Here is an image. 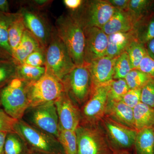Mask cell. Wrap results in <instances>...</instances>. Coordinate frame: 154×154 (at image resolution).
Here are the masks:
<instances>
[{"label":"cell","instance_id":"7c38bea8","mask_svg":"<svg viewBox=\"0 0 154 154\" xmlns=\"http://www.w3.org/2000/svg\"><path fill=\"white\" fill-rule=\"evenodd\" d=\"M102 121L113 149L118 152L128 153L127 150L134 146L137 131L106 117Z\"/></svg>","mask_w":154,"mask_h":154},{"label":"cell","instance_id":"ffe728a7","mask_svg":"<svg viewBox=\"0 0 154 154\" xmlns=\"http://www.w3.org/2000/svg\"><path fill=\"white\" fill-rule=\"evenodd\" d=\"M135 129L137 131L154 128V108L140 102L133 109Z\"/></svg>","mask_w":154,"mask_h":154},{"label":"cell","instance_id":"30bf717a","mask_svg":"<svg viewBox=\"0 0 154 154\" xmlns=\"http://www.w3.org/2000/svg\"><path fill=\"white\" fill-rule=\"evenodd\" d=\"M110 83L94 87L90 98L80 109V124H95L105 116Z\"/></svg>","mask_w":154,"mask_h":154},{"label":"cell","instance_id":"836d02e7","mask_svg":"<svg viewBox=\"0 0 154 154\" xmlns=\"http://www.w3.org/2000/svg\"><path fill=\"white\" fill-rule=\"evenodd\" d=\"M140 101L154 108V79H151L142 88Z\"/></svg>","mask_w":154,"mask_h":154},{"label":"cell","instance_id":"f6af8a7d","mask_svg":"<svg viewBox=\"0 0 154 154\" xmlns=\"http://www.w3.org/2000/svg\"><path fill=\"white\" fill-rule=\"evenodd\" d=\"M30 154H41L38 153L34 152H31Z\"/></svg>","mask_w":154,"mask_h":154},{"label":"cell","instance_id":"f1b7e54d","mask_svg":"<svg viewBox=\"0 0 154 154\" xmlns=\"http://www.w3.org/2000/svg\"><path fill=\"white\" fill-rule=\"evenodd\" d=\"M132 69H137L144 57L147 54L144 45L137 38L134 39L127 48Z\"/></svg>","mask_w":154,"mask_h":154},{"label":"cell","instance_id":"f35d334b","mask_svg":"<svg viewBox=\"0 0 154 154\" xmlns=\"http://www.w3.org/2000/svg\"><path fill=\"white\" fill-rule=\"evenodd\" d=\"M85 1L82 0H64L63 3L71 13L76 12L82 6Z\"/></svg>","mask_w":154,"mask_h":154},{"label":"cell","instance_id":"8fae6325","mask_svg":"<svg viewBox=\"0 0 154 154\" xmlns=\"http://www.w3.org/2000/svg\"><path fill=\"white\" fill-rule=\"evenodd\" d=\"M26 29L37 39L42 47L45 49L49 43L53 28L41 11L23 5L19 9Z\"/></svg>","mask_w":154,"mask_h":154},{"label":"cell","instance_id":"2e32d148","mask_svg":"<svg viewBox=\"0 0 154 154\" xmlns=\"http://www.w3.org/2000/svg\"><path fill=\"white\" fill-rule=\"evenodd\" d=\"M137 21L129 11L116 9L110 20L101 29L107 35L119 32L134 30Z\"/></svg>","mask_w":154,"mask_h":154},{"label":"cell","instance_id":"ee69618b","mask_svg":"<svg viewBox=\"0 0 154 154\" xmlns=\"http://www.w3.org/2000/svg\"><path fill=\"white\" fill-rule=\"evenodd\" d=\"M8 133L5 131L0 132V154H4V146Z\"/></svg>","mask_w":154,"mask_h":154},{"label":"cell","instance_id":"e575fe53","mask_svg":"<svg viewBox=\"0 0 154 154\" xmlns=\"http://www.w3.org/2000/svg\"><path fill=\"white\" fill-rule=\"evenodd\" d=\"M23 63L33 66H45V49L39 48L28 56Z\"/></svg>","mask_w":154,"mask_h":154},{"label":"cell","instance_id":"60d3db41","mask_svg":"<svg viewBox=\"0 0 154 154\" xmlns=\"http://www.w3.org/2000/svg\"><path fill=\"white\" fill-rule=\"evenodd\" d=\"M52 1H48V0H35V1H31L30 2H28V5L41 11L47 8L48 6L49 5Z\"/></svg>","mask_w":154,"mask_h":154},{"label":"cell","instance_id":"7dc6e473","mask_svg":"<svg viewBox=\"0 0 154 154\" xmlns=\"http://www.w3.org/2000/svg\"><path fill=\"white\" fill-rule=\"evenodd\" d=\"M1 107V102H0V107Z\"/></svg>","mask_w":154,"mask_h":154},{"label":"cell","instance_id":"603a6c76","mask_svg":"<svg viewBox=\"0 0 154 154\" xmlns=\"http://www.w3.org/2000/svg\"><path fill=\"white\" fill-rule=\"evenodd\" d=\"M26 29L22 14L18 11L15 13L8 29L9 43L12 52L18 47Z\"/></svg>","mask_w":154,"mask_h":154},{"label":"cell","instance_id":"d590c367","mask_svg":"<svg viewBox=\"0 0 154 154\" xmlns=\"http://www.w3.org/2000/svg\"><path fill=\"white\" fill-rule=\"evenodd\" d=\"M141 89H130L123 96L121 101L133 109L141 102Z\"/></svg>","mask_w":154,"mask_h":154},{"label":"cell","instance_id":"ac0fdd59","mask_svg":"<svg viewBox=\"0 0 154 154\" xmlns=\"http://www.w3.org/2000/svg\"><path fill=\"white\" fill-rule=\"evenodd\" d=\"M135 38H137L134 30L108 35L106 56L112 58L117 57L126 51L130 44Z\"/></svg>","mask_w":154,"mask_h":154},{"label":"cell","instance_id":"d6a6232c","mask_svg":"<svg viewBox=\"0 0 154 154\" xmlns=\"http://www.w3.org/2000/svg\"><path fill=\"white\" fill-rule=\"evenodd\" d=\"M147 75L137 69L131 71L125 79L130 89H142L150 80Z\"/></svg>","mask_w":154,"mask_h":154},{"label":"cell","instance_id":"ab89813d","mask_svg":"<svg viewBox=\"0 0 154 154\" xmlns=\"http://www.w3.org/2000/svg\"><path fill=\"white\" fill-rule=\"evenodd\" d=\"M108 2L116 9L123 11L128 10L130 0H108Z\"/></svg>","mask_w":154,"mask_h":154},{"label":"cell","instance_id":"4fadbf2b","mask_svg":"<svg viewBox=\"0 0 154 154\" xmlns=\"http://www.w3.org/2000/svg\"><path fill=\"white\" fill-rule=\"evenodd\" d=\"M59 128L75 131L81 121V110L65 92L54 102Z\"/></svg>","mask_w":154,"mask_h":154},{"label":"cell","instance_id":"1f68e13d","mask_svg":"<svg viewBox=\"0 0 154 154\" xmlns=\"http://www.w3.org/2000/svg\"><path fill=\"white\" fill-rule=\"evenodd\" d=\"M153 2L148 0H130L128 11L136 19L137 23L146 17Z\"/></svg>","mask_w":154,"mask_h":154},{"label":"cell","instance_id":"4dcf8cb0","mask_svg":"<svg viewBox=\"0 0 154 154\" xmlns=\"http://www.w3.org/2000/svg\"><path fill=\"white\" fill-rule=\"evenodd\" d=\"M129 90L125 79L113 80L110 83L108 99L115 102L121 101Z\"/></svg>","mask_w":154,"mask_h":154},{"label":"cell","instance_id":"c3c4849f","mask_svg":"<svg viewBox=\"0 0 154 154\" xmlns=\"http://www.w3.org/2000/svg\"></svg>","mask_w":154,"mask_h":154},{"label":"cell","instance_id":"52a82bcc","mask_svg":"<svg viewBox=\"0 0 154 154\" xmlns=\"http://www.w3.org/2000/svg\"><path fill=\"white\" fill-rule=\"evenodd\" d=\"M22 119L31 126L52 135L57 139L59 126L54 102L28 107Z\"/></svg>","mask_w":154,"mask_h":154},{"label":"cell","instance_id":"277c9868","mask_svg":"<svg viewBox=\"0 0 154 154\" xmlns=\"http://www.w3.org/2000/svg\"><path fill=\"white\" fill-rule=\"evenodd\" d=\"M28 84L15 78L0 91L2 108L14 119H22L30 106L28 96Z\"/></svg>","mask_w":154,"mask_h":154},{"label":"cell","instance_id":"bcb514c9","mask_svg":"<svg viewBox=\"0 0 154 154\" xmlns=\"http://www.w3.org/2000/svg\"><path fill=\"white\" fill-rule=\"evenodd\" d=\"M117 154H129L128 153H118Z\"/></svg>","mask_w":154,"mask_h":154},{"label":"cell","instance_id":"e0dca14e","mask_svg":"<svg viewBox=\"0 0 154 154\" xmlns=\"http://www.w3.org/2000/svg\"><path fill=\"white\" fill-rule=\"evenodd\" d=\"M105 116L119 124L135 130L133 110L122 101L115 102L108 99Z\"/></svg>","mask_w":154,"mask_h":154},{"label":"cell","instance_id":"4316f807","mask_svg":"<svg viewBox=\"0 0 154 154\" xmlns=\"http://www.w3.org/2000/svg\"><path fill=\"white\" fill-rule=\"evenodd\" d=\"M137 39L145 45L154 38V17H145L138 22L134 29Z\"/></svg>","mask_w":154,"mask_h":154},{"label":"cell","instance_id":"9c48e42d","mask_svg":"<svg viewBox=\"0 0 154 154\" xmlns=\"http://www.w3.org/2000/svg\"><path fill=\"white\" fill-rule=\"evenodd\" d=\"M64 92L65 89L63 82L46 72L40 79L28 85L29 107L55 102Z\"/></svg>","mask_w":154,"mask_h":154},{"label":"cell","instance_id":"d4e9b609","mask_svg":"<svg viewBox=\"0 0 154 154\" xmlns=\"http://www.w3.org/2000/svg\"><path fill=\"white\" fill-rule=\"evenodd\" d=\"M45 73V66H33L23 63L17 66V78L29 85L40 79Z\"/></svg>","mask_w":154,"mask_h":154},{"label":"cell","instance_id":"cb8c5ba5","mask_svg":"<svg viewBox=\"0 0 154 154\" xmlns=\"http://www.w3.org/2000/svg\"><path fill=\"white\" fill-rule=\"evenodd\" d=\"M31 152L25 140L17 132L8 133L4 146V154H30Z\"/></svg>","mask_w":154,"mask_h":154},{"label":"cell","instance_id":"5b68a950","mask_svg":"<svg viewBox=\"0 0 154 154\" xmlns=\"http://www.w3.org/2000/svg\"><path fill=\"white\" fill-rule=\"evenodd\" d=\"M65 92L79 107L90 98L94 88L89 64L75 67L62 80Z\"/></svg>","mask_w":154,"mask_h":154},{"label":"cell","instance_id":"8992f818","mask_svg":"<svg viewBox=\"0 0 154 154\" xmlns=\"http://www.w3.org/2000/svg\"><path fill=\"white\" fill-rule=\"evenodd\" d=\"M78 154H117L95 124H80L75 131Z\"/></svg>","mask_w":154,"mask_h":154},{"label":"cell","instance_id":"d6986e66","mask_svg":"<svg viewBox=\"0 0 154 154\" xmlns=\"http://www.w3.org/2000/svg\"><path fill=\"white\" fill-rule=\"evenodd\" d=\"M41 45L27 29L25 30L18 47L13 52V59L17 66L24 63L26 59Z\"/></svg>","mask_w":154,"mask_h":154},{"label":"cell","instance_id":"9a60e30c","mask_svg":"<svg viewBox=\"0 0 154 154\" xmlns=\"http://www.w3.org/2000/svg\"><path fill=\"white\" fill-rule=\"evenodd\" d=\"M116 58L105 56L89 63L94 87L109 84L113 81Z\"/></svg>","mask_w":154,"mask_h":154},{"label":"cell","instance_id":"74e56055","mask_svg":"<svg viewBox=\"0 0 154 154\" xmlns=\"http://www.w3.org/2000/svg\"><path fill=\"white\" fill-rule=\"evenodd\" d=\"M137 69L151 79H154V60L147 53Z\"/></svg>","mask_w":154,"mask_h":154},{"label":"cell","instance_id":"44dd1931","mask_svg":"<svg viewBox=\"0 0 154 154\" xmlns=\"http://www.w3.org/2000/svg\"><path fill=\"white\" fill-rule=\"evenodd\" d=\"M15 13L0 12V55L13 58V52L9 45L8 29Z\"/></svg>","mask_w":154,"mask_h":154},{"label":"cell","instance_id":"7bdbcfd3","mask_svg":"<svg viewBox=\"0 0 154 154\" xmlns=\"http://www.w3.org/2000/svg\"><path fill=\"white\" fill-rule=\"evenodd\" d=\"M0 12L4 13H11L10 12V5L7 0H0Z\"/></svg>","mask_w":154,"mask_h":154},{"label":"cell","instance_id":"f546056e","mask_svg":"<svg viewBox=\"0 0 154 154\" xmlns=\"http://www.w3.org/2000/svg\"><path fill=\"white\" fill-rule=\"evenodd\" d=\"M132 70L127 53L125 51L116 58L114 67L113 80L125 79Z\"/></svg>","mask_w":154,"mask_h":154},{"label":"cell","instance_id":"83f0119b","mask_svg":"<svg viewBox=\"0 0 154 154\" xmlns=\"http://www.w3.org/2000/svg\"><path fill=\"white\" fill-rule=\"evenodd\" d=\"M57 139L62 146L66 154H78L75 131L59 128Z\"/></svg>","mask_w":154,"mask_h":154},{"label":"cell","instance_id":"8d00e7d4","mask_svg":"<svg viewBox=\"0 0 154 154\" xmlns=\"http://www.w3.org/2000/svg\"><path fill=\"white\" fill-rule=\"evenodd\" d=\"M17 120L11 117L0 107V132L14 131V125Z\"/></svg>","mask_w":154,"mask_h":154},{"label":"cell","instance_id":"484cf974","mask_svg":"<svg viewBox=\"0 0 154 154\" xmlns=\"http://www.w3.org/2000/svg\"><path fill=\"white\" fill-rule=\"evenodd\" d=\"M17 65L13 58L0 55V91L17 78Z\"/></svg>","mask_w":154,"mask_h":154},{"label":"cell","instance_id":"b9f144b4","mask_svg":"<svg viewBox=\"0 0 154 154\" xmlns=\"http://www.w3.org/2000/svg\"><path fill=\"white\" fill-rule=\"evenodd\" d=\"M144 45L148 54L154 60V38Z\"/></svg>","mask_w":154,"mask_h":154},{"label":"cell","instance_id":"ba28073f","mask_svg":"<svg viewBox=\"0 0 154 154\" xmlns=\"http://www.w3.org/2000/svg\"><path fill=\"white\" fill-rule=\"evenodd\" d=\"M115 11L108 1L91 0L85 1L78 11L71 14L77 18L84 28H102L113 16Z\"/></svg>","mask_w":154,"mask_h":154},{"label":"cell","instance_id":"3957f363","mask_svg":"<svg viewBox=\"0 0 154 154\" xmlns=\"http://www.w3.org/2000/svg\"><path fill=\"white\" fill-rule=\"evenodd\" d=\"M46 72L62 82L76 66L68 51L53 28L49 43L45 49Z\"/></svg>","mask_w":154,"mask_h":154},{"label":"cell","instance_id":"7a4b0ae2","mask_svg":"<svg viewBox=\"0 0 154 154\" xmlns=\"http://www.w3.org/2000/svg\"><path fill=\"white\" fill-rule=\"evenodd\" d=\"M14 130L25 140L31 152L41 154H66L56 137L31 126L22 119L16 122Z\"/></svg>","mask_w":154,"mask_h":154},{"label":"cell","instance_id":"5bb4252c","mask_svg":"<svg viewBox=\"0 0 154 154\" xmlns=\"http://www.w3.org/2000/svg\"><path fill=\"white\" fill-rule=\"evenodd\" d=\"M85 36V63L93 61L106 56L108 35L100 28H84Z\"/></svg>","mask_w":154,"mask_h":154},{"label":"cell","instance_id":"7402d4cb","mask_svg":"<svg viewBox=\"0 0 154 154\" xmlns=\"http://www.w3.org/2000/svg\"><path fill=\"white\" fill-rule=\"evenodd\" d=\"M134 146L136 154H154V128L137 131Z\"/></svg>","mask_w":154,"mask_h":154},{"label":"cell","instance_id":"6da1fadb","mask_svg":"<svg viewBox=\"0 0 154 154\" xmlns=\"http://www.w3.org/2000/svg\"><path fill=\"white\" fill-rule=\"evenodd\" d=\"M56 32L76 66L85 63V36L84 28L72 14H63L56 22Z\"/></svg>","mask_w":154,"mask_h":154}]
</instances>
